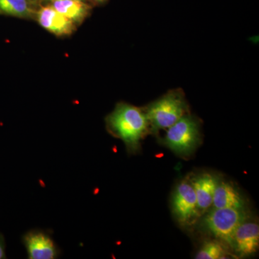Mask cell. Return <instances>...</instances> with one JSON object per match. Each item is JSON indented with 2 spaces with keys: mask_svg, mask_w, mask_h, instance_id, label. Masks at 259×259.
Wrapping results in <instances>:
<instances>
[{
  "mask_svg": "<svg viewBox=\"0 0 259 259\" xmlns=\"http://www.w3.org/2000/svg\"><path fill=\"white\" fill-rule=\"evenodd\" d=\"M49 1L53 2V1H56V0H49Z\"/></svg>",
  "mask_w": 259,
  "mask_h": 259,
  "instance_id": "obj_16",
  "label": "cell"
},
{
  "mask_svg": "<svg viewBox=\"0 0 259 259\" xmlns=\"http://www.w3.org/2000/svg\"><path fill=\"white\" fill-rule=\"evenodd\" d=\"M6 258L5 254V243L4 238L3 236L0 234V259Z\"/></svg>",
  "mask_w": 259,
  "mask_h": 259,
  "instance_id": "obj_14",
  "label": "cell"
},
{
  "mask_svg": "<svg viewBox=\"0 0 259 259\" xmlns=\"http://www.w3.org/2000/svg\"><path fill=\"white\" fill-rule=\"evenodd\" d=\"M225 250L221 245L215 241H209L204 243L202 248L196 255L197 259H218L224 258Z\"/></svg>",
  "mask_w": 259,
  "mask_h": 259,
  "instance_id": "obj_13",
  "label": "cell"
},
{
  "mask_svg": "<svg viewBox=\"0 0 259 259\" xmlns=\"http://www.w3.org/2000/svg\"><path fill=\"white\" fill-rule=\"evenodd\" d=\"M218 184L217 179L209 174L200 175L192 182L199 210H205L212 205Z\"/></svg>",
  "mask_w": 259,
  "mask_h": 259,
  "instance_id": "obj_9",
  "label": "cell"
},
{
  "mask_svg": "<svg viewBox=\"0 0 259 259\" xmlns=\"http://www.w3.org/2000/svg\"><path fill=\"white\" fill-rule=\"evenodd\" d=\"M39 24L48 31L57 36L71 35L75 30V23L56 11L51 5L42 7L37 13Z\"/></svg>",
  "mask_w": 259,
  "mask_h": 259,
  "instance_id": "obj_7",
  "label": "cell"
},
{
  "mask_svg": "<svg viewBox=\"0 0 259 259\" xmlns=\"http://www.w3.org/2000/svg\"><path fill=\"white\" fill-rule=\"evenodd\" d=\"M0 14L26 18L32 16L33 10L28 0H0Z\"/></svg>",
  "mask_w": 259,
  "mask_h": 259,
  "instance_id": "obj_12",
  "label": "cell"
},
{
  "mask_svg": "<svg viewBox=\"0 0 259 259\" xmlns=\"http://www.w3.org/2000/svg\"><path fill=\"white\" fill-rule=\"evenodd\" d=\"M200 137L198 119L187 114L168 127L163 143L177 154L188 155L198 146Z\"/></svg>",
  "mask_w": 259,
  "mask_h": 259,
  "instance_id": "obj_3",
  "label": "cell"
},
{
  "mask_svg": "<svg viewBox=\"0 0 259 259\" xmlns=\"http://www.w3.org/2000/svg\"><path fill=\"white\" fill-rule=\"evenodd\" d=\"M245 219L242 209L214 208L207 214L204 223L214 236L234 247L235 234Z\"/></svg>",
  "mask_w": 259,
  "mask_h": 259,
  "instance_id": "obj_4",
  "label": "cell"
},
{
  "mask_svg": "<svg viewBox=\"0 0 259 259\" xmlns=\"http://www.w3.org/2000/svg\"><path fill=\"white\" fill-rule=\"evenodd\" d=\"M51 6L71 21L81 23L90 13V5L83 0H56Z\"/></svg>",
  "mask_w": 259,
  "mask_h": 259,
  "instance_id": "obj_11",
  "label": "cell"
},
{
  "mask_svg": "<svg viewBox=\"0 0 259 259\" xmlns=\"http://www.w3.org/2000/svg\"><path fill=\"white\" fill-rule=\"evenodd\" d=\"M106 124L109 132L123 141L129 153L139 149L150 127L145 110L124 102L116 105L106 117Z\"/></svg>",
  "mask_w": 259,
  "mask_h": 259,
  "instance_id": "obj_1",
  "label": "cell"
},
{
  "mask_svg": "<svg viewBox=\"0 0 259 259\" xmlns=\"http://www.w3.org/2000/svg\"><path fill=\"white\" fill-rule=\"evenodd\" d=\"M23 243L30 259H55L60 255V250L52 237L42 230L27 232L23 236Z\"/></svg>",
  "mask_w": 259,
  "mask_h": 259,
  "instance_id": "obj_5",
  "label": "cell"
},
{
  "mask_svg": "<svg viewBox=\"0 0 259 259\" xmlns=\"http://www.w3.org/2000/svg\"><path fill=\"white\" fill-rule=\"evenodd\" d=\"M145 112L151 131L157 132L168 128L188 114V105L183 92L174 90L148 105Z\"/></svg>",
  "mask_w": 259,
  "mask_h": 259,
  "instance_id": "obj_2",
  "label": "cell"
},
{
  "mask_svg": "<svg viewBox=\"0 0 259 259\" xmlns=\"http://www.w3.org/2000/svg\"><path fill=\"white\" fill-rule=\"evenodd\" d=\"M89 1L92 2V3H95V4L100 5L106 3L107 0H89Z\"/></svg>",
  "mask_w": 259,
  "mask_h": 259,
  "instance_id": "obj_15",
  "label": "cell"
},
{
  "mask_svg": "<svg viewBox=\"0 0 259 259\" xmlns=\"http://www.w3.org/2000/svg\"><path fill=\"white\" fill-rule=\"evenodd\" d=\"M259 228L255 223H243L238 227L234 238V247L241 255L253 254L258 250Z\"/></svg>",
  "mask_w": 259,
  "mask_h": 259,
  "instance_id": "obj_8",
  "label": "cell"
},
{
  "mask_svg": "<svg viewBox=\"0 0 259 259\" xmlns=\"http://www.w3.org/2000/svg\"><path fill=\"white\" fill-rule=\"evenodd\" d=\"M243 200L236 189L229 183H218L214 191L212 204L214 208L242 209Z\"/></svg>",
  "mask_w": 259,
  "mask_h": 259,
  "instance_id": "obj_10",
  "label": "cell"
},
{
  "mask_svg": "<svg viewBox=\"0 0 259 259\" xmlns=\"http://www.w3.org/2000/svg\"><path fill=\"white\" fill-rule=\"evenodd\" d=\"M173 211L182 224H189L198 214L197 197L190 182H182L177 186L173 197Z\"/></svg>",
  "mask_w": 259,
  "mask_h": 259,
  "instance_id": "obj_6",
  "label": "cell"
}]
</instances>
